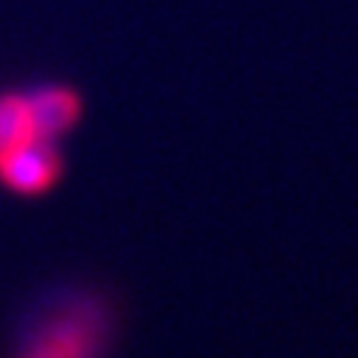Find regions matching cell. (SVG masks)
Returning a JSON list of instances; mask_svg holds the SVG:
<instances>
[{
  "mask_svg": "<svg viewBox=\"0 0 358 358\" xmlns=\"http://www.w3.org/2000/svg\"><path fill=\"white\" fill-rule=\"evenodd\" d=\"M65 172L59 144H40L0 161V187L15 198H43L57 189Z\"/></svg>",
  "mask_w": 358,
  "mask_h": 358,
  "instance_id": "obj_2",
  "label": "cell"
},
{
  "mask_svg": "<svg viewBox=\"0 0 358 358\" xmlns=\"http://www.w3.org/2000/svg\"><path fill=\"white\" fill-rule=\"evenodd\" d=\"M113 341L110 305L94 291H59L40 305L9 358H108Z\"/></svg>",
  "mask_w": 358,
  "mask_h": 358,
  "instance_id": "obj_1",
  "label": "cell"
},
{
  "mask_svg": "<svg viewBox=\"0 0 358 358\" xmlns=\"http://www.w3.org/2000/svg\"><path fill=\"white\" fill-rule=\"evenodd\" d=\"M40 144H59V141H54L43 130L29 96V87L0 91V161Z\"/></svg>",
  "mask_w": 358,
  "mask_h": 358,
  "instance_id": "obj_3",
  "label": "cell"
},
{
  "mask_svg": "<svg viewBox=\"0 0 358 358\" xmlns=\"http://www.w3.org/2000/svg\"><path fill=\"white\" fill-rule=\"evenodd\" d=\"M29 96L43 130L54 141H62L82 122V94L68 82H37L29 87Z\"/></svg>",
  "mask_w": 358,
  "mask_h": 358,
  "instance_id": "obj_4",
  "label": "cell"
}]
</instances>
